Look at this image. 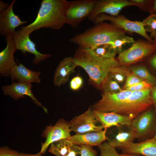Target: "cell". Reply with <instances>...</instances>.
Returning a JSON list of instances; mask_svg holds the SVG:
<instances>
[{
  "label": "cell",
  "instance_id": "6da1fadb",
  "mask_svg": "<svg viewBox=\"0 0 156 156\" xmlns=\"http://www.w3.org/2000/svg\"><path fill=\"white\" fill-rule=\"evenodd\" d=\"M77 66L82 68L89 77V82L94 87L101 88L109 73L121 65L115 59L105 60L97 56L90 49L79 47L73 57Z\"/></svg>",
  "mask_w": 156,
  "mask_h": 156
},
{
  "label": "cell",
  "instance_id": "f546056e",
  "mask_svg": "<svg viewBox=\"0 0 156 156\" xmlns=\"http://www.w3.org/2000/svg\"><path fill=\"white\" fill-rule=\"evenodd\" d=\"M98 148L101 152L100 156H120L116 148L108 142L102 143L98 146Z\"/></svg>",
  "mask_w": 156,
  "mask_h": 156
},
{
  "label": "cell",
  "instance_id": "d6a6232c",
  "mask_svg": "<svg viewBox=\"0 0 156 156\" xmlns=\"http://www.w3.org/2000/svg\"><path fill=\"white\" fill-rule=\"evenodd\" d=\"M83 83V78L80 76H77L73 77L70 81V87L71 90L76 91L81 87Z\"/></svg>",
  "mask_w": 156,
  "mask_h": 156
},
{
  "label": "cell",
  "instance_id": "e575fe53",
  "mask_svg": "<svg viewBox=\"0 0 156 156\" xmlns=\"http://www.w3.org/2000/svg\"><path fill=\"white\" fill-rule=\"evenodd\" d=\"M18 154L17 151L11 149L6 146L0 148V156H18Z\"/></svg>",
  "mask_w": 156,
  "mask_h": 156
},
{
  "label": "cell",
  "instance_id": "5bb4252c",
  "mask_svg": "<svg viewBox=\"0 0 156 156\" xmlns=\"http://www.w3.org/2000/svg\"><path fill=\"white\" fill-rule=\"evenodd\" d=\"M16 1L13 0L7 8L0 12V34L2 36L12 34L17 27L27 22L22 21L14 13L13 7Z\"/></svg>",
  "mask_w": 156,
  "mask_h": 156
},
{
  "label": "cell",
  "instance_id": "b9f144b4",
  "mask_svg": "<svg viewBox=\"0 0 156 156\" xmlns=\"http://www.w3.org/2000/svg\"><path fill=\"white\" fill-rule=\"evenodd\" d=\"M42 154L40 152L35 154H25L23 153H19L18 156H42Z\"/></svg>",
  "mask_w": 156,
  "mask_h": 156
},
{
  "label": "cell",
  "instance_id": "74e56055",
  "mask_svg": "<svg viewBox=\"0 0 156 156\" xmlns=\"http://www.w3.org/2000/svg\"><path fill=\"white\" fill-rule=\"evenodd\" d=\"M151 94L153 105L156 106V86L151 89Z\"/></svg>",
  "mask_w": 156,
  "mask_h": 156
},
{
  "label": "cell",
  "instance_id": "ac0fdd59",
  "mask_svg": "<svg viewBox=\"0 0 156 156\" xmlns=\"http://www.w3.org/2000/svg\"><path fill=\"white\" fill-rule=\"evenodd\" d=\"M77 66L73 57L65 58L58 65L55 72L53 82L55 86L60 87L69 80L70 75L74 73Z\"/></svg>",
  "mask_w": 156,
  "mask_h": 156
},
{
  "label": "cell",
  "instance_id": "f6af8a7d",
  "mask_svg": "<svg viewBox=\"0 0 156 156\" xmlns=\"http://www.w3.org/2000/svg\"><path fill=\"white\" fill-rule=\"evenodd\" d=\"M153 138L156 140V133L155 134L154 137Z\"/></svg>",
  "mask_w": 156,
  "mask_h": 156
},
{
  "label": "cell",
  "instance_id": "83f0119b",
  "mask_svg": "<svg viewBox=\"0 0 156 156\" xmlns=\"http://www.w3.org/2000/svg\"><path fill=\"white\" fill-rule=\"evenodd\" d=\"M135 41L133 38L125 35L115 40L108 44H110L117 53L121 52L123 47L127 44H133Z\"/></svg>",
  "mask_w": 156,
  "mask_h": 156
},
{
  "label": "cell",
  "instance_id": "277c9868",
  "mask_svg": "<svg viewBox=\"0 0 156 156\" xmlns=\"http://www.w3.org/2000/svg\"><path fill=\"white\" fill-rule=\"evenodd\" d=\"M151 89L132 92L128 97L115 108L112 112L133 119L153 105Z\"/></svg>",
  "mask_w": 156,
  "mask_h": 156
},
{
  "label": "cell",
  "instance_id": "7bdbcfd3",
  "mask_svg": "<svg viewBox=\"0 0 156 156\" xmlns=\"http://www.w3.org/2000/svg\"><path fill=\"white\" fill-rule=\"evenodd\" d=\"M120 156H144L143 155L135 153H123L120 154Z\"/></svg>",
  "mask_w": 156,
  "mask_h": 156
},
{
  "label": "cell",
  "instance_id": "cb8c5ba5",
  "mask_svg": "<svg viewBox=\"0 0 156 156\" xmlns=\"http://www.w3.org/2000/svg\"><path fill=\"white\" fill-rule=\"evenodd\" d=\"M92 50L97 56L105 60L115 59L117 53L112 46L108 44L99 45Z\"/></svg>",
  "mask_w": 156,
  "mask_h": 156
},
{
  "label": "cell",
  "instance_id": "7402d4cb",
  "mask_svg": "<svg viewBox=\"0 0 156 156\" xmlns=\"http://www.w3.org/2000/svg\"><path fill=\"white\" fill-rule=\"evenodd\" d=\"M122 153L156 156V141L153 138L139 143L132 142L120 149Z\"/></svg>",
  "mask_w": 156,
  "mask_h": 156
},
{
  "label": "cell",
  "instance_id": "e0dca14e",
  "mask_svg": "<svg viewBox=\"0 0 156 156\" xmlns=\"http://www.w3.org/2000/svg\"><path fill=\"white\" fill-rule=\"evenodd\" d=\"M96 119L104 129L120 125L130 126L133 119L114 112H103L93 110Z\"/></svg>",
  "mask_w": 156,
  "mask_h": 156
},
{
  "label": "cell",
  "instance_id": "1f68e13d",
  "mask_svg": "<svg viewBox=\"0 0 156 156\" xmlns=\"http://www.w3.org/2000/svg\"><path fill=\"white\" fill-rule=\"evenodd\" d=\"M144 80L132 73L129 74L127 77L123 86L124 90L133 86Z\"/></svg>",
  "mask_w": 156,
  "mask_h": 156
},
{
  "label": "cell",
  "instance_id": "60d3db41",
  "mask_svg": "<svg viewBox=\"0 0 156 156\" xmlns=\"http://www.w3.org/2000/svg\"><path fill=\"white\" fill-rule=\"evenodd\" d=\"M9 5L7 3L0 1V12L2 10L7 8Z\"/></svg>",
  "mask_w": 156,
  "mask_h": 156
},
{
  "label": "cell",
  "instance_id": "30bf717a",
  "mask_svg": "<svg viewBox=\"0 0 156 156\" xmlns=\"http://www.w3.org/2000/svg\"><path fill=\"white\" fill-rule=\"evenodd\" d=\"M71 131L69 122L62 118L59 119L54 125L46 127L41 135L46 140L42 143L40 152L44 154L52 142L62 139H68L71 136Z\"/></svg>",
  "mask_w": 156,
  "mask_h": 156
},
{
  "label": "cell",
  "instance_id": "603a6c76",
  "mask_svg": "<svg viewBox=\"0 0 156 156\" xmlns=\"http://www.w3.org/2000/svg\"><path fill=\"white\" fill-rule=\"evenodd\" d=\"M72 144L68 139H61L51 143L49 151L55 156H66Z\"/></svg>",
  "mask_w": 156,
  "mask_h": 156
},
{
  "label": "cell",
  "instance_id": "ba28073f",
  "mask_svg": "<svg viewBox=\"0 0 156 156\" xmlns=\"http://www.w3.org/2000/svg\"><path fill=\"white\" fill-rule=\"evenodd\" d=\"M130 126L135 132L136 138L146 140L156 131L155 111L150 108L133 119Z\"/></svg>",
  "mask_w": 156,
  "mask_h": 156
},
{
  "label": "cell",
  "instance_id": "8992f818",
  "mask_svg": "<svg viewBox=\"0 0 156 156\" xmlns=\"http://www.w3.org/2000/svg\"><path fill=\"white\" fill-rule=\"evenodd\" d=\"M156 50L153 44L147 41L138 40L130 47L119 53L118 61L122 65L131 64L148 56Z\"/></svg>",
  "mask_w": 156,
  "mask_h": 156
},
{
  "label": "cell",
  "instance_id": "bcb514c9",
  "mask_svg": "<svg viewBox=\"0 0 156 156\" xmlns=\"http://www.w3.org/2000/svg\"></svg>",
  "mask_w": 156,
  "mask_h": 156
},
{
  "label": "cell",
  "instance_id": "f35d334b",
  "mask_svg": "<svg viewBox=\"0 0 156 156\" xmlns=\"http://www.w3.org/2000/svg\"><path fill=\"white\" fill-rule=\"evenodd\" d=\"M148 11L151 14L156 12V0L151 1Z\"/></svg>",
  "mask_w": 156,
  "mask_h": 156
},
{
  "label": "cell",
  "instance_id": "f1b7e54d",
  "mask_svg": "<svg viewBox=\"0 0 156 156\" xmlns=\"http://www.w3.org/2000/svg\"><path fill=\"white\" fill-rule=\"evenodd\" d=\"M146 31L150 33L151 37L154 38L156 36V14H151L142 22Z\"/></svg>",
  "mask_w": 156,
  "mask_h": 156
},
{
  "label": "cell",
  "instance_id": "d590c367",
  "mask_svg": "<svg viewBox=\"0 0 156 156\" xmlns=\"http://www.w3.org/2000/svg\"><path fill=\"white\" fill-rule=\"evenodd\" d=\"M66 156H81V150L80 146L73 143L68 153Z\"/></svg>",
  "mask_w": 156,
  "mask_h": 156
},
{
  "label": "cell",
  "instance_id": "836d02e7",
  "mask_svg": "<svg viewBox=\"0 0 156 156\" xmlns=\"http://www.w3.org/2000/svg\"><path fill=\"white\" fill-rule=\"evenodd\" d=\"M79 146L81 150V156H96L97 152L92 146L85 145Z\"/></svg>",
  "mask_w": 156,
  "mask_h": 156
},
{
  "label": "cell",
  "instance_id": "4dcf8cb0",
  "mask_svg": "<svg viewBox=\"0 0 156 156\" xmlns=\"http://www.w3.org/2000/svg\"><path fill=\"white\" fill-rule=\"evenodd\" d=\"M153 87V86L151 84L143 80L125 90L132 92L141 91L151 89Z\"/></svg>",
  "mask_w": 156,
  "mask_h": 156
},
{
  "label": "cell",
  "instance_id": "5b68a950",
  "mask_svg": "<svg viewBox=\"0 0 156 156\" xmlns=\"http://www.w3.org/2000/svg\"><path fill=\"white\" fill-rule=\"evenodd\" d=\"M97 0L67 1L65 10V23L74 28L92 12Z\"/></svg>",
  "mask_w": 156,
  "mask_h": 156
},
{
  "label": "cell",
  "instance_id": "ee69618b",
  "mask_svg": "<svg viewBox=\"0 0 156 156\" xmlns=\"http://www.w3.org/2000/svg\"><path fill=\"white\" fill-rule=\"evenodd\" d=\"M153 40L154 41L153 44L154 45L156 49V36L154 38Z\"/></svg>",
  "mask_w": 156,
  "mask_h": 156
},
{
  "label": "cell",
  "instance_id": "4fadbf2b",
  "mask_svg": "<svg viewBox=\"0 0 156 156\" xmlns=\"http://www.w3.org/2000/svg\"><path fill=\"white\" fill-rule=\"evenodd\" d=\"M132 92L126 90L117 93H103L102 98L91 107L93 110L103 112H112L115 108Z\"/></svg>",
  "mask_w": 156,
  "mask_h": 156
},
{
  "label": "cell",
  "instance_id": "44dd1931",
  "mask_svg": "<svg viewBox=\"0 0 156 156\" xmlns=\"http://www.w3.org/2000/svg\"><path fill=\"white\" fill-rule=\"evenodd\" d=\"M18 63V65H15L10 70L9 76L12 80L17 81L19 82L40 83L39 77L41 72L34 71Z\"/></svg>",
  "mask_w": 156,
  "mask_h": 156
},
{
  "label": "cell",
  "instance_id": "52a82bcc",
  "mask_svg": "<svg viewBox=\"0 0 156 156\" xmlns=\"http://www.w3.org/2000/svg\"><path fill=\"white\" fill-rule=\"evenodd\" d=\"M109 21L117 27L130 32L138 34L145 38L147 41L153 44V40L147 34L142 22L130 20L122 15L113 16L101 14L95 18L94 23L96 24Z\"/></svg>",
  "mask_w": 156,
  "mask_h": 156
},
{
  "label": "cell",
  "instance_id": "7c38bea8",
  "mask_svg": "<svg viewBox=\"0 0 156 156\" xmlns=\"http://www.w3.org/2000/svg\"><path fill=\"white\" fill-rule=\"evenodd\" d=\"M131 6H138L137 4L130 0H97L93 10L88 18L89 20L93 22L96 17L101 14L117 16L123 8Z\"/></svg>",
  "mask_w": 156,
  "mask_h": 156
},
{
  "label": "cell",
  "instance_id": "484cf974",
  "mask_svg": "<svg viewBox=\"0 0 156 156\" xmlns=\"http://www.w3.org/2000/svg\"><path fill=\"white\" fill-rule=\"evenodd\" d=\"M131 73L128 69L124 66L120 65L115 68L109 73L111 77L118 83H122Z\"/></svg>",
  "mask_w": 156,
  "mask_h": 156
},
{
  "label": "cell",
  "instance_id": "ab89813d",
  "mask_svg": "<svg viewBox=\"0 0 156 156\" xmlns=\"http://www.w3.org/2000/svg\"><path fill=\"white\" fill-rule=\"evenodd\" d=\"M149 62L151 66L156 70V54L151 58Z\"/></svg>",
  "mask_w": 156,
  "mask_h": 156
},
{
  "label": "cell",
  "instance_id": "9c48e42d",
  "mask_svg": "<svg viewBox=\"0 0 156 156\" xmlns=\"http://www.w3.org/2000/svg\"><path fill=\"white\" fill-rule=\"evenodd\" d=\"M70 128L76 134L96 132L103 130L104 128L98 125L91 107H89L84 112L75 116L69 122Z\"/></svg>",
  "mask_w": 156,
  "mask_h": 156
},
{
  "label": "cell",
  "instance_id": "4316f807",
  "mask_svg": "<svg viewBox=\"0 0 156 156\" xmlns=\"http://www.w3.org/2000/svg\"><path fill=\"white\" fill-rule=\"evenodd\" d=\"M101 89L103 93H117L123 90L118 83L112 78L108 76L103 83Z\"/></svg>",
  "mask_w": 156,
  "mask_h": 156
},
{
  "label": "cell",
  "instance_id": "9a60e30c",
  "mask_svg": "<svg viewBox=\"0 0 156 156\" xmlns=\"http://www.w3.org/2000/svg\"><path fill=\"white\" fill-rule=\"evenodd\" d=\"M32 87V83L13 82L10 85L3 86L2 89L5 95L9 96L16 100L25 97L24 95L30 97L34 103L42 107L46 113H48V109L42 105L33 94Z\"/></svg>",
  "mask_w": 156,
  "mask_h": 156
},
{
  "label": "cell",
  "instance_id": "3957f363",
  "mask_svg": "<svg viewBox=\"0 0 156 156\" xmlns=\"http://www.w3.org/2000/svg\"><path fill=\"white\" fill-rule=\"evenodd\" d=\"M126 32L111 23L102 22L70 38L69 41L79 47L93 50L99 45L109 44Z\"/></svg>",
  "mask_w": 156,
  "mask_h": 156
},
{
  "label": "cell",
  "instance_id": "2e32d148",
  "mask_svg": "<svg viewBox=\"0 0 156 156\" xmlns=\"http://www.w3.org/2000/svg\"><path fill=\"white\" fill-rule=\"evenodd\" d=\"M5 36L7 46L0 52V73L1 76L8 77L11 68L17 64L14 60V54L17 50L12 34H8Z\"/></svg>",
  "mask_w": 156,
  "mask_h": 156
},
{
  "label": "cell",
  "instance_id": "8d00e7d4",
  "mask_svg": "<svg viewBox=\"0 0 156 156\" xmlns=\"http://www.w3.org/2000/svg\"><path fill=\"white\" fill-rule=\"evenodd\" d=\"M131 1L137 4L138 6L141 8L143 9L145 5L149 8L151 1L145 0H130Z\"/></svg>",
  "mask_w": 156,
  "mask_h": 156
},
{
  "label": "cell",
  "instance_id": "ffe728a7",
  "mask_svg": "<svg viewBox=\"0 0 156 156\" xmlns=\"http://www.w3.org/2000/svg\"><path fill=\"white\" fill-rule=\"evenodd\" d=\"M117 131L108 142L112 146L121 149L130 144L136 138L135 132L130 126H116Z\"/></svg>",
  "mask_w": 156,
  "mask_h": 156
},
{
  "label": "cell",
  "instance_id": "d4e9b609",
  "mask_svg": "<svg viewBox=\"0 0 156 156\" xmlns=\"http://www.w3.org/2000/svg\"><path fill=\"white\" fill-rule=\"evenodd\" d=\"M132 73L138 77L152 85H156V78L152 75L146 68L139 66L133 67L131 68Z\"/></svg>",
  "mask_w": 156,
  "mask_h": 156
},
{
  "label": "cell",
  "instance_id": "7a4b0ae2",
  "mask_svg": "<svg viewBox=\"0 0 156 156\" xmlns=\"http://www.w3.org/2000/svg\"><path fill=\"white\" fill-rule=\"evenodd\" d=\"M65 0H42L34 21L20 29L29 34L42 28L57 30L66 24Z\"/></svg>",
  "mask_w": 156,
  "mask_h": 156
},
{
  "label": "cell",
  "instance_id": "8fae6325",
  "mask_svg": "<svg viewBox=\"0 0 156 156\" xmlns=\"http://www.w3.org/2000/svg\"><path fill=\"white\" fill-rule=\"evenodd\" d=\"M12 34L17 50H20L24 55L27 52L35 55L32 61L34 64H38L51 57V55L42 54L37 50L36 44L30 38V34L20 29H17Z\"/></svg>",
  "mask_w": 156,
  "mask_h": 156
},
{
  "label": "cell",
  "instance_id": "d6986e66",
  "mask_svg": "<svg viewBox=\"0 0 156 156\" xmlns=\"http://www.w3.org/2000/svg\"><path fill=\"white\" fill-rule=\"evenodd\" d=\"M106 128L104 130L76 134L71 136L68 139L73 143L78 145H85L91 146H99L106 140H108L106 135Z\"/></svg>",
  "mask_w": 156,
  "mask_h": 156
}]
</instances>
